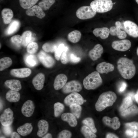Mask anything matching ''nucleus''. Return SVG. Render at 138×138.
<instances>
[{"mask_svg": "<svg viewBox=\"0 0 138 138\" xmlns=\"http://www.w3.org/2000/svg\"><path fill=\"white\" fill-rule=\"evenodd\" d=\"M117 64L118 72L124 78L129 79L134 76L136 67L132 60L126 57H121L118 60Z\"/></svg>", "mask_w": 138, "mask_h": 138, "instance_id": "nucleus-1", "label": "nucleus"}, {"mask_svg": "<svg viewBox=\"0 0 138 138\" xmlns=\"http://www.w3.org/2000/svg\"><path fill=\"white\" fill-rule=\"evenodd\" d=\"M117 97L113 92L108 91L102 93L99 96L95 104L96 110L101 111L106 107L111 106L115 102Z\"/></svg>", "mask_w": 138, "mask_h": 138, "instance_id": "nucleus-2", "label": "nucleus"}, {"mask_svg": "<svg viewBox=\"0 0 138 138\" xmlns=\"http://www.w3.org/2000/svg\"><path fill=\"white\" fill-rule=\"evenodd\" d=\"M102 83V79L99 73L97 71H95L88 74L84 79L83 84L86 89L94 90L100 86Z\"/></svg>", "mask_w": 138, "mask_h": 138, "instance_id": "nucleus-3", "label": "nucleus"}, {"mask_svg": "<svg viewBox=\"0 0 138 138\" xmlns=\"http://www.w3.org/2000/svg\"><path fill=\"white\" fill-rule=\"evenodd\" d=\"M90 5L96 12L102 13L111 10L113 3L111 0H94L91 2Z\"/></svg>", "mask_w": 138, "mask_h": 138, "instance_id": "nucleus-4", "label": "nucleus"}, {"mask_svg": "<svg viewBox=\"0 0 138 138\" xmlns=\"http://www.w3.org/2000/svg\"><path fill=\"white\" fill-rule=\"evenodd\" d=\"M96 12L90 6H83L76 11V15L78 18L82 20L91 18L96 15Z\"/></svg>", "mask_w": 138, "mask_h": 138, "instance_id": "nucleus-5", "label": "nucleus"}, {"mask_svg": "<svg viewBox=\"0 0 138 138\" xmlns=\"http://www.w3.org/2000/svg\"><path fill=\"white\" fill-rule=\"evenodd\" d=\"M82 86L80 82L76 80H73L66 83L62 88V92L65 94L78 92L81 90Z\"/></svg>", "mask_w": 138, "mask_h": 138, "instance_id": "nucleus-6", "label": "nucleus"}, {"mask_svg": "<svg viewBox=\"0 0 138 138\" xmlns=\"http://www.w3.org/2000/svg\"><path fill=\"white\" fill-rule=\"evenodd\" d=\"M122 30L124 31L129 36L134 38L138 37V26L134 22L130 20H126L123 22Z\"/></svg>", "mask_w": 138, "mask_h": 138, "instance_id": "nucleus-7", "label": "nucleus"}, {"mask_svg": "<svg viewBox=\"0 0 138 138\" xmlns=\"http://www.w3.org/2000/svg\"><path fill=\"white\" fill-rule=\"evenodd\" d=\"M84 100L83 97L79 93L75 92L71 93L64 98V102L67 106H70L72 104L80 105H82L84 102Z\"/></svg>", "mask_w": 138, "mask_h": 138, "instance_id": "nucleus-8", "label": "nucleus"}, {"mask_svg": "<svg viewBox=\"0 0 138 138\" xmlns=\"http://www.w3.org/2000/svg\"><path fill=\"white\" fill-rule=\"evenodd\" d=\"M38 57L40 62L47 68L52 67L55 63V61L53 58L43 51H40L38 53Z\"/></svg>", "mask_w": 138, "mask_h": 138, "instance_id": "nucleus-9", "label": "nucleus"}, {"mask_svg": "<svg viewBox=\"0 0 138 138\" xmlns=\"http://www.w3.org/2000/svg\"><path fill=\"white\" fill-rule=\"evenodd\" d=\"M13 111L9 108L5 109L0 116V121L3 126L10 125L14 119Z\"/></svg>", "mask_w": 138, "mask_h": 138, "instance_id": "nucleus-10", "label": "nucleus"}, {"mask_svg": "<svg viewBox=\"0 0 138 138\" xmlns=\"http://www.w3.org/2000/svg\"><path fill=\"white\" fill-rule=\"evenodd\" d=\"M111 46L113 49L116 50L124 52L127 51L130 48L131 43L128 39L115 41L112 42Z\"/></svg>", "mask_w": 138, "mask_h": 138, "instance_id": "nucleus-11", "label": "nucleus"}, {"mask_svg": "<svg viewBox=\"0 0 138 138\" xmlns=\"http://www.w3.org/2000/svg\"><path fill=\"white\" fill-rule=\"evenodd\" d=\"M35 108L33 102L31 100H28L23 104L21 108V112L25 116L30 117L33 114Z\"/></svg>", "mask_w": 138, "mask_h": 138, "instance_id": "nucleus-12", "label": "nucleus"}, {"mask_svg": "<svg viewBox=\"0 0 138 138\" xmlns=\"http://www.w3.org/2000/svg\"><path fill=\"white\" fill-rule=\"evenodd\" d=\"M26 13L29 16H36L40 19H42L45 15L43 10L38 5H34L27 9Z\"/></svg>", "mask_w": 138, "mask_h": 138, "instance_id": "nucleus-13", "label": "nucleus"}, {"mask_svg": "<svg viewBox=\"0 0 138 138\" xmlns=\"http://www.w3.org/2000/svg\"><path fill=\"white\" fill-rule=\"evenodd\" d=\"M31 73V70L27 68L13 69L10 71V74L12 76L20 78L28 77L30 75Z\"/></svg>", "mask_w": 138, "mask_h": 138, "instance_id": "nucleus-14", "label": "nucleus"}, {"mask_svg": "<svg viewBox=\"0 0 138 138\" xmlns=\"http://www.w3.org/2000/svg\"><path fill=\"white\" fill-rule=\"evenodd\" d=\"M103 51L102 46L100 44H97L89 52L88 55L93 61H95L100 58Z\"/></svg>", "mask_w": 138, "mask_h": 138, "instance_id": "nucleus-15", "label": "nucleus"}, {"mask_svg": "<svg viewBox=\"0 0 138 138\" xmlns=\"http://www.w3.org/2000/svg\"><path fill=\"white\" fill-rule=\"evenodd\" d=\"M102 120L105 124L114 130L119 129L120 125L119 119L116 117L111 118L107 116H105L103 118Z\"/></svg>", "mask_w": 138, "mask_h": 138, "instance_id": "nucleus-16", "label": "nucleus"}, {"mask_svg": "<svg viewBox=\"0 0 138 138\" xmlns=\"http://www.w3.org/2000/svg\"><path fill=\"white\" fill-rule=\"evenodd\" d=\"M114 68V66L112 64L103 62L97 65L96 69L99 74H107L109 72L113 71Z\"/></svg>", "mask_w": 138, "mask_h": 138, "instance_id": "nucleus-17", "label": "nucleus"}, {"mask_svg": "<svg viewBox=\"0 0 138 138\" xmlns=\"http://www.w3.org/2000/svg\"><path fill=\"white\" fill-rule=\"evenodd\" d=\"M45 80L44 74L39 73L33 78L32 83L35 88L38 90H41L43 87Z\"/></svg>", "mask_w": 138, "mask_h": 138, "instance_id": "nucleus-18", "label": "nucleus"}, {"mask_svg": "<svg viewBox=\"0 0 138 138\" xmlns=\"http://www.w3.org/2000/svg\"><path fill=\"white\" fill-rule=\"evenodd\" d=\"M67 78L66 75L63 74L58 75L56 77L53 83L54 89L58 90L62 88L66 83Z\"/></svg>", "mask_w": 138, "mask_h": 138, "instance_id": "nucleus-19", "label": "nucleus"}, {"mask_svg": "<svg viewBox=\"0 0 138 138\" xmlns=\"http://www.w3.org/2000/svg\"><path fill=\"white\" fill-rule=\"evenodd\" d=\"M37 126L38 130L37 133V135L39 137H42L48 132L49 128L48 123L45 120L41 119L38 122Z\"/></svg>", "mask_w": 138, "mask_h": 138, "instance_id": "nucleus-20", "label": "nucleus"}, {"mask_svg": "<svg viewBox=\"0 0 138 138\" xmlns=\"http://www.w3.org/2000/svg\"><path fill=\"white\" fill-rule=\"evenodd\" d=\"M61 118L62 120L67 122L72 127H75L77 124V122L76 118L72 113H64L62 115Z\"/></svg>", "mask_w": 138, "mask_h": 138, "instance_id": "nucleus-21", "label": "nucleus"}, {"mask_svg": "<svg viewBox=\"0 0 138 138\" xmlns=\"http://www.w3.org/2000/svg\"><path fill=\"white\" fill-rule=\"evenodd\" d=\"M93 33L95 36L100 37L102 39L107 38L110 33L109 29L106 27L96 28L93 30Z\"/></svg>", "mask_w": 138, "mask_h": 138, "instance_id": "nucleus-22", "label": "nucleus"}, {"mask_svg": "<svg viewBox=\"0 0 138 138\" xmlns=\"http://www.w3.org/2000/svg\"><path fill=\"white\" fill-rule=\"evenodd\" d=\"M4 84L7 87L13 90L18 91L22 88L21 82L18 80H8L5 82Z\"/></svg>", "mask_w": 138, "mask_h": 138, "instance_id": "nucleus-23", "label": "nucleus"}, {"mask_svg": "<svg viewBox=\"0 0 138 138\" xmlns=\"http://www.w3.org/2000/svg\"><path fill=\"white\" fill-rule=\"evenodd\" d=\"M33 129L31 123H26L19 126L17 129V131L20 135L25 136L31 133Z\"/></svg>", "mask_w": 138, "mask_h": 138, "instance_id": "nucleus-24", "label": "nucleus"}, {"mask_svg": "<svg viewBox=\"0 0 138 138\" xmlns=\"http://www.w3.org/2000/svg\"><path fill=\"white\" fill-rule=\"evenodd\" d=\"M20 94L17 91L9 90L6 94V99L7 101L10 102H16L20 99Z\"/></svg>", "mask_w": 138, "mask_h": 138, "instance_id": "nucleus-25", "label": "nucleus"}, {"mask_svg": "<svg viewBox=\"0 0 138 138\" xmlns=\"http://www.w3.org/2000/svg\"><path fill=\"white\" fill-rule=\"evenodd\" d=\"M1 15L3 22L5 24H8L11 22L13 16V13L11 9L8 8L3 9L2 11Z\"/></svg>", "mask_w": 138, "mask_h": 138, "instance_id": "nucleus-26", "label": "nucleus"}, {"mask_svg": "<svg viewBox=\"0 0 138 138\" xmlns=\"http://www.w3.org/2000/svg\"><path fill=\"white\" fill-rule=\"evenodd\" d=\"M110 33L111 35L116 36L120 39H123L127 36L126 32L121 30L119 27L116 26L111 27L109 29Z\"/></svg>", "mask_w": 138, "mask_h": 138, "instance_id": "nucleus-27", "label": "nucleus"}, {"mask_svg": "<svg viewBox=\"0 0 138 138\" xmlns=\"http://www.w3.org/2000/svg\"><path fill=\"white\" fill-rule=\"evenodd\" d=\"M24 61L26 64L30 67H33L37 65L38 61L37 57L32 54H28L25 55Z\"/></svg>", "mask_w": 138, "mask_h": 138, "instance_id": "nucleus-28", "label": "nucleus"}, {"mask_svg": "<svg viewBox=\"0 0 138 138\" xmlns=\"http://www.w3.org/2000/svg\"><path fill=\"white\" fill-rule=\"evenodd\" d=\"M81 36V33L79 31L77 30H74L68 34L67 39L71 42L76 43L80 40Z\"/></svg>", "mask_w": 138, "mask_h": 138, "instance_id": "nucleus-29", "label": "nucleus"}, {"mask_svg": "<svg viewBox=\"0 0 138 138\" xmlns=\"http://www.w3.org/2000/svg\"><path fill=\"white\" fill-rule=\"evenodd\" d=\"M20 25V22L18 20H13L6 29L5 32V34L7 35L12 34L17 30Z\"/></svg>", "mask_w": 138, "mask_h": 138, "instance_id": "nucleus-30", "label": "nucleus"}, {"mask_svg": "<svg viewBox=\"0 0 138 138\" xmlns=\"http://www.w3.org/2000/svg\"><path fill=\"white\" fill-rule=\"evenodd\" d=\"M138 114V107L135 105H133L121 112V115L123 117L133 116Z\"/></svg>", "mask_w": 138, "mask_h": 138, "instance_id": "nucleus-31", "label": "nucleus"}, {"mask_svg": "<svg viewBox=\"0 0 138 138\" xmlns=\"http://www.w3.org/2000/svg\"><path fill=\"white\" fill-rule=\"evenodd\" d=\"M21 36L22 38V45L24 47L27 46L30 43L32 42L33 40L32 37V33L30 31H25Z\"/></svg>", "mask_w": 138, "mask_h": 138, "instance_id": "nucleus-32", "label": "nucleus"}, {"mask_svg": "<svg viewBox=\"0 0 138 138\" xmlns=\"http://www.w3.org/2000/svg\"><path fill=\"white\" fill-rule=\"evenodd\" d=\"M133 103L131 97L128 96L125 97L123 99L122 102L119 109V111L122 112L132 106Z\"/></svg>", "mask_w": 138, "mask_h": 138, "instance_id": "nucleus-33", "label": "nucleus"}, {"mask_svg": "<svg viewBox=\"0 0 138 138\" xmlns=\"http://www.w3.org/2000/svg\"><path fill=\"white\" fill-rule=\"evenodd\" d=\"M11 59L8 57L1 58L0 59V71H2L9 67L12 64Z\"/></svg>", "mask_w": 138, "mask_h": 138, "instance_id": "nucleus-34", "label": "nucleus"}, {"mask_svg": "<svg viewBox=\"0 0 138 138\" xmlns=\"http://www.w3.org/2000/svg\"><path fill=\"white\" fill-rule=\"evenodd\" d=\"M80 131L84 137L86 138H95L96 135L88 126L85 125L82 126Z\"/></svg>", "mask_w": 138, "mask_h": 138, "instance_id": "nucleus-35", "label": "nucleus"}, {"mask_svg": "<svg viewBox=\"0 0 138 138\" xmlns=\"http://www.w3.org/2000/svg\"><path fill=\"white\" fill-rule=\"evenodd\" d=\"M70 108L72 113L74 114L77 119L80 116L82 108L80 105L72 104L69 106Z\"/></svg>", "mask_w": 138, "mask_h": 138, "instance_id": "nucleus-36", "label": "nucleus"}, {"mask_svg": "<svg viewBox=\"0 0 138 138\" xmlns=\"http://www.w3.org/2000/svg\"><path fill=\"white\" fill-rule=\"evenodd\" d=\"M39 0H19L21 6L25 9H27L34 5Z\"/></svg>", "mask_w": 138, "mask_h": 138, "instance_id": "nucleus-37", "label": "nucleus"}, {"mask_svg": "<svg viewBox=\"0 0 138 138\" xmlns=\"http://www.w3.org/2000/svg\"><path fill=\"white\" fill-rule=\"evenodd\" d=\"M82 123L85 125L89 127L94 133L97 132V130L95 126L93 119L90 117H87L84 119L82 121Z\"/></svg>", "mask_w": 138, "mask_h": 138, "instance_id": "nucleus-38", "label": "nucleus"}, {"mask_svg": "<svg viewBox=\"0 0 138 138\" xmlns=\"http://www.w3.org/2000/svg\"><path fill=\"white\" fill-rule=\"evenodd\" d=\"M64 105L61 103L57 102L54 105V115L55 117L59 116L64 109Z\"/></svg>", "mask_w": 138, "mask_h": 138, "instance_id": "nucleus-39", "label": "nucleus"}, {"mask_svg": "<svg viewBox=\"0 0 138 138\" xmlns=\"http://www.w3.org/2000/svg\"><path fill=\"white\" fill-rule=\"evenodd\" d=\"M57 47L56 44L50 42L44 43L42 46L43 50L46 52H55Z\"/></svg>", "mask_w": 138, "mask_h": 138, "instance_id": "nucleus-40", "label": "nucleus"}, {"mask_svg": "<svg viewBox=\"0 0 138 138\" xmlns=\"http://www.w3.org/2000/svg\"><path fill=\"white\" fill-rule=\"evenodd\" d=\"M55 2V0H41L38 5L43 10H49Z\"/></svg>", "mask_w": 138, "mask_h": 138, "instance_id": "nucleus-41", "label": "nucleus"}, {"mask_svg": "<svg viewBox=\"0 0 138 138\" xmlns=\"http://www.w3.org/2000/svg\"><path fill=\"white\" fill-rule=\"evenodd\" d=\"M22 36L16 35L12 37L10 41L17 48H19L22 44Z\"/></svg>", "mask_w": 138, "mask_h": 138, "instance_id": "nucleus-42", "label": "nucleus"}, {"mask_svg": "<svg viewBox=\"0 0 138 138\" xmlns=\"http://www.w3.org/2000/svg\"><path fill=\"white\" fill-rule=\"evenodd\" d=\"M38 48V44L36 42H32L27 45V51L28 53L33 54L37 52Z\"/></svg>", "mask_w": 138, "mask_h": 138, "instance_id": "nucleus-43", "label": "nucleus"}, {"mask_svg": "<svg viewBox=\"0 0 138 138\" xmlns=\"http://www.w3.org/2000/svg\"><path fill=\"white\" fill-rule=\"evenodd\" d=\"M65 47L63 44H60L57 47L54 53V57L57 61L60 59L61 55L65 50Z\"/></svg>", "mask_w": 138, "mask_h": 138, "instance_id": "nucleus-44", "label": "nucleus"}, {"mask_svg": "<svg viewBox=\"0 0 138 138\" xmlns=\"http://www.w3.org/2000/svg\"><path fill=\"white\" fill-rule=\"evenodd\" d=\"M72 136V133L69 131L64 130H62L58 134L57 137L59 138H70Z\"/></svg>", "mask_w": 138, "mask_h": 138, "instance_id": "nucleus-45", "label": "nucleus"}, {"mask_svg": "<svg viewBox=\"0 0 138 138\" xmlns=\"http://www.w3.org/2000/svg\"><path fill=\"white\" fill-rule=\"evenodd\" d=\"M68 48L66 47L65 49L62 53L60 58L61 61L62 63L66 64L68 62V59L67 56V51Z\"/></svg>", "mask_w": 138, "mask_h": 138, "instance_id": "nucleus-46", "label": "nucleus"}, {"mask_svg": "<svg viewBox=\"0 0 138 138\" xmlns=\"http://www.w3.org/2000/svg\"><path fill=\"white\" fill-rule=\"evenodd\" d=\"M125 125L127 127L134 130H138V122L133 121L126 123Z\"/></svg>", "mask_w": 138, "mask_h": 138, "instance_id": "nucleus-47", "label": "nucleus"}, {"mask_svg": "<svg viewBox=\"0 0 138 138\" xmlns=\"http://www.w3.org/2000/svg\"><path fill=\"white\" fill-rule=\"evenodd\" d=\"M80 57L76 56L73 54H71L69 56V60L71 62L73 63H77L80 61Z\"/></svg>", "mask_w": 138, "mask_h": 138, "instance_id": "nucleus-48", "label": "nucleus"}, {"mask_svg": "<svg viewBox=\"0 0 138 138\" xmlns=\"http://www.w3.org/2000/svg\"><path fill=\"white\" fill-rule=\"evenodd\" d=\"M3 130L4 133L7 135H10L12 133V129L10 125L6 126H3Z\"/></svg>", "mask_w": 138, "mask_h": 138, "instance_id": "nucleus-49", "label": "nucleus"}, {"mask_svg": "<svg viewBox=\"0 0 138 138\" xmlns=\"http://www.w3.org/2000/svg\"><path fill=\"white\" fill-rule=\"evenodd\" d=\"M125 133L127 135L132 138L134 135V131L128 129L125 131Z\"/></svg>", "mask_w": 138, "mask_h": 138, "instance_id": "nucleus-50", "label": "nucleus"}, {"mask_svg": "<svg viewBox=\"0 0 138 138\" xmlns=\"http://www.w3.org/2000/svg\"><path fill=\"white\" fill-rule=\"evenodd\" d=\"M127 87V84L125 82H123L119 88V91L120 92L123 91Z\"/></svg>", "mask_w": 138, "mask_h": 138, "instance_id": "nucleus-51", "label": "nucleus"}, {"mask_svg": "<svg viewBox=\"0 0 138 138\" xmlns=\"http://www.w3.org/2000/svg\"><path fill=\"white\" fill-rule=\"evenodd\" d=\"M18 133L14 132H12L10 134V137L11 138H19L20 136Z\"/></svg>", "mask_w": 138, "mask_h": 138, "instance_id": "nucleus-52", "label": "nucleus"}, {"mask_svg": "<svg viewBox=\"0 0 138 138\" xmlns=\"http://www.w3.org/2000/svg\"><path fill=\"white\" fill-rule=\"evenodd\" d=\"M119 137L115 135L112 133H108L106 135V138H118Z\"/></svg>", "mask_w": 138, "mask_h": 138, "instance_id": "nucleus-53", "label": "nucleus"}, {"mask_svg": "<svg viewBox=\"0 0 138 138\" xmlns=\"http://www.w3.org/2000/svg\"><path fill=\"white\" fill-rule=\"evenodd\" d=\"M52 134L49 133H47L46 135L42 137V138H52Z\"/></svg>", "mask_w": 138, "mask_h": 138, "instance_id": "nucleus-54", "label": "nucleus"}, {"mask_svg": "<svg viewBox=\"0 0 138 138\" xmlns=\"http://www.w3.org/2000/svg\"><path fill=\"white\" fill-rule=\"evenodd\" d=\"M138 137V132L136 130L134 131V135L132 138Z\"/></svg>", "mask_w": 138, "mask_h": 138, "instance_id": "nucleus-55", "label": "nucleus"}, {"mask_svg": "<svg viewBox=\"0 0 138 138\" xmlns=\"http://www.w3.org/2000/svg\"><path fill=\"white\" fill-rule=\"evenodd\" d=\"M134 98L136 101L138 103V89L134 96Z\"/></svg>", "mask_w": 138, "mask_h": 138, "instance_id": "nucleus-56", "label": "nucleus"}, {"mask_svg": "<svg viewBox=\"0 0 138 138\" xmlns=\"http://www.w3.org/2000/svg\"><path fill=\"white\" fill-rule=\"evenodd\" d=\"M3 105L2 102H0V110H1L3 108Z\"/></svg>", "mask_w": 138, "mask_h": 138, "instance_id": "nucleus-57", "label": "nucleus"}, {"mask_svg": "<svg viewBox=\"0 0 138 138\" xmlns=\"http://www.w3.org/2000/svg\"><path fill=\"white\" fill-rule=\"evenodd\" d=\"M136 53L137 55L138 56V47H137L136 49Z\"/></svg>", "mask_w": 138, "mask_h": 138, "instance_id": "nucleus-58", "label": "nucleus"}, {"mask_svg": "<svg viewBox=\"0 0 138 138\" xmlns=\"http://www.w3.org/2000/svg\"><path fill=\"white\" fill-rule=\"evenodd\" d=\"M136 3L138 4V0H135Z\"/></svg>", "mask_w": 138, "mask_h": 138, "instance_id": "nucleus-59", "label": "nucleus"}, {"mask_svg": "<svg viewBox=\"0 0 138 138\" xmlns=\"http://www.w3.org/2000/svg\"><path fill=\"white\" fill-rule=\"evenodd\" d=\"M5 138V137L4 136H1L0 137V138Z\"/></svg>", "mask_w": 138, "mask_h": 138, "instance_id": "nucleus-60", "label": "nucleus"}]
</instances>
